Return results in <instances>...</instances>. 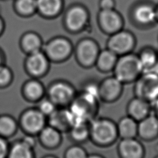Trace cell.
I'll list each match as a JSON object with an SVG mask.
<instances>
[{"mask_svg":"<svg viewBox=\"0 0 158 158\" xmlns=\"http://www.w3.org/2000/svg\"><path fill=\"white\" fill-rule=\"evenodd\" d=\"M130 14L133 23L139 28L150 27L157 23L156 5L147 1L135 3Z\"/></svg>","mask_w":158,"mask_h":158,"instance_id":"obj_7","label":"cell"},{"mask_svg":"<svg viewBox=\"0 0 158 158\" xmlns=\"http://www.w3.org/2000/svg\"><path fill=\"white\" fill-rule=\"evenodd\" d=\"M116 2L115 0H99V7L100 10H110L115 9Z\"/></svg>","mask_w":158,"mask_h":158,"instance_id":"obj_34","label":"cell"},{"mask_svg":"<svg viewBox=\"0 0 158 158\" xmlns=\"http://www.w3.org/2000/svg\"><path fill=\"white\" fill-rule=\"evenodd\" d=\"M119 158H144L143 144L136 138L120 139L117 148Z\"/></svg>","mask_w":158,"mask_h":158,"instance_id":"obj_12","label":"cell"},{"mask_svg":"<svg viewBox=\"0 0 158 158\" xmlns=\"http://www.w3.org/2000/svg\"><path fill=\"white\" fill-rule=\"evenodd\" d=\"M37 9L44 15H53L57 14L61 6L60 0H36Z\"/></svg>","mask_w":158,"mask_h":158,"instance_id":"obj_27","label":"cell"},{"mask_svg":"<svg viewBox=\"0 0 158 158\" xmlns=\"http://www.w3.org/2000/svg\"><path fill=\"white\" fill-rule=\"evenodd\" d=\"M76 96L74 88L64 82L54 83L48 92V98L57 107H67Z\"/></svg>","mask_w":158,"mask_h":158,"instance_id":"obj_10","label":"cell"},{"mask_svg":"<svg viewBox=\"0 0 158 158\" xmlns=\"http://www.w3.org/2000/svg\"><path fill=\"white\" fill-rule=\"evenodd\" d=\"M154 158H158V154H157V155Z\"/></svg>","mask_w":158,"mask_h":158,"instance_id":"obj_42","label":"cell"},{"mask_svg":"<svg viewBox=\"0 0 158 158\" xmlns=\"http://www.w3.org/2000/svg\"><path fill=\"white\" fill-rule=\"evenodd\" d=\"M18 124L25 134L36 136L48 124V120L36 107H33L27 108L21 113Z\"/></svg>","mask_w":158,"mask_h":158,"instance_id":"obj_5","label":"cell"},{"mask_svg":"<svg viewBox=\"0 0 158 158\" xmlns=\"http://www.w3.org/2000/svg\"><path fill=\"white\" fill-rule=\"evenodd\" d=\"M70 45L64 38H56L48 43L46 52L48 56L54 59H60L65 57L69 54Z\"/></svg>","mask_w":158,"mask_h":158,"instance_id":"obj_20","label":"cell"},{"mask_svg":"<svg viewBox=\"0 0 158 158\" xmlns=\"http://www.w3.org/2000/svg\"><path fill=\"white\" fill-rule=\"evenodd\" d=\"M137 137L144 141H151L158 138V118L154 114L138 122Z\"/></svg>","mask_w":158,"mask_h":158,"instance_id":"obj_13","label":"cell"},{"mask_svg":"<svg viewBox=\"0 0 158 158\" xmlns=\"http://www.w3.org/2000/svg\"><path fill=\"white\" fill-rule=\"evenodd\" d=\"M151 111L152 104L136 96L131 98L127 105V115L137 122L148 116Z\"/></svg>","mask_w":158,"mask_h":158,"instance_id":"obj_15","label":"cell"},{"mask_svg":"<svg viewBox=\"0 0 158 158\" xmlns=\"http://www.w3.org/2000/svg\"><path fill=\"white\" fill-rule=\"evenodd\" d=\"M10 79V73L9 70L6 67L0 65V86L8 83Z\"/></svg>","mask_w":158,"mask_h":158,"instance_id":"obj_32","label":"cell"},{"mask_svg":"<svg viewBox=\"0 0 158 158\" xmlns=\"http://www.w3.org/2000/svg\"><path fill=\"white\" fill-rule=\"evenodd\" d=\"M156 20L158 23V4L156 5Z\"/></svg>","mask_w":158,"mask_h":158,"instance_id":"obj_39","label":"cell"},{"mask_svg":"<svg viewBox=\"0 0 158 158\" xmlns=\"http://www.w3.org/2000/svg\"><path fill=\"white\" fill-rule=\"evenodd\" d=\"M155 72H157V73H158V67H157V69H156V70H155Z\"/></svg>","mask_w":158,"mask_h":158,"instance_id":"obj_41","label":"cell"},{"mask_svg":"<svg viewBox=\"0 0 158 158\" xmlns=\"http://www.w3.org/2000/svg\"><path fill=\"white\" fill-rule=\"evenodd\" d=\"M123 84L114 75L104 78L99 83L98 98L105 103H113L122 96Z\"/></svg>","mask_w":158,"mask_h":158,"instance_id":"obj_9","label":"cell"},{"mask_svg":"<svg viewBox=\"0 0 158 158\" xmlns=\"http://www.w3.org/2000/svg\"><path fill=\"white\" fill-rule=\"evenodd\" d=\"M118 138L116 122L107 117H96L89 122V139L95 145L107 148Z\"/></svg>","mask_w":158,"mask_h":158,"instance_id":"obj_2","label":"cell"},{"mask_svg":"<svg viewBox=\"0 0 158 158\" xmlns=\"http://www.w3.org/2000/svg\"><path fill=\"white\" fill-rule=\"evenodd\" d=\"M136 44L134 34L123 28L110 35L107 41L106 48L118 56L133 52Z\"/></svg>","mask_w":158,"mask_h":158,"instance_id":"obj_6","label":"cell"},{"mask_svg":"<svg viewBox=\"0 0 158 158\" xmlns=\"http://www.w3.org/2000/svg\"><path fill=\"white\" fill-rule=\"evenodd\" d=\"M48 124L62 133L69 131L73 123L67 107H57V109L47 118Z\"/></svg>","mask_w":158,"mask_h":158,"instance_id":"obj_16","label":"cell"},{"mask_svg":"<svg viewBox=\"0 0 158 158\" xmlns=\"http://www.w3.org/2000/svg\"><path fill=\"white\" fill-rule=\"evenodd\" d=\"M100 51L98 43L90 38L81 41L77 47V57L80 62L86 67L95 65V62Z\"/></svg>","mask_w":158,"mask_h":158,"instance_id":"obj_11","label":"cell"},{"mask_svg":"<svg viewBox=\"0 0 158 158\" xmlns=\"http://www.w3.org/2000/svg\"><path fill=\"white\" fill-rule=\"evenodd\" d=\"M137 55L144 71L156 70L158 67V52L154 48L144 47Z\"/></svg>","mask_w":158,"mask_h":158,"instance_id":"obj_21","label":"cell"},{"mask_svg":"<svg viewBox=\"0 0 158 158\" xmlns=\"http://www.w3.org/2000/svg\"><path fill=\"white\" fill-rule=\"evenodd\" d=\"M27 65L30 72L35 75H38L44 72L48 63L45 56L38 51L31 53L28 57Z\"/></svg>","mask_w":158,"mask_h":158,"instance_id":"obj_22","label":"cell"},{"mask_svg":"<svg viewBox=\"0 0 158 158\" xmlns=\"http://www.w3.org/2000/svg\"><path fill=\"white\" fill-rule=\"evenodd\" d=\"M97 20L101 30L109 36L123 29L124 27V19L115 9L100 10Z\"/></svg>","mask_w":158,"mask_h":158,"instance_id":"obj_8","label":"cell"},{"mask_svg":"<svg viewBox=\"0 0 158 158\" xmlns=\"http://www.w3.org/2000/svg\"><path fill=\"white\" fill-rule=\"evenodd\" d=\"M143 72L137 54L130 52L118 56L112 73L124 85L134 83Z\"/></svg>","mask_w":158,"mask_h":158,"instance_id":"obj_3","label":"cell"},{"mask_svg":"<svg viewBox=\"0 0 158 158\" xmlns=\"http://www.w3.org/2000/svg\"><path fill=\"white\" fill-rule=\"evenodd\" d=\"M135 96L151 104L158 98V73L154 70L144 71L134 82Z\"/></svg>","mask_w":158,"mask_h":158,"instance_id":"obj_4","label":"cell"},{"mask_svg":"<svg viewBox=\"0 0 158 158\" xmlns=\"http://www.w3.org/2000/svg\"><path fill=\"white\" fill-rule=\"evenodd\" d=\"M118 138L120 139L136 138L138 122L128 115L122 117L116 122Z\"/></svg>","mask_w":158,"mask_h":158,"instance_id":"obj_19","label":"cell"},{"mask_svg":"<svg viewBox=\"0 0 158 158\" xmlns=\"http://www.w3.org/2000/svg\"><path fill=\"white\" fill-rule=\"evenodd\" d=\"M17 8L19 12L23 14H29L37 8L36 0H17Z\"/></svg>","mask_w":158,"mask_h":158,"instance_id":"obj_31","label":"cell"},{"mask_svg":"<svg viewBox=\"0 0 158 158\" xmlns=\"http://www.w3.org/2000/svg\"><path fill=\"white\" fill-rule=\"evenodd\" d=\"M22 44L25 50L32 53L40 51L41 40L36 34L33 33H28L23 36L22 39Z\"/></svg>","mask_w":158,"mask_h":158,"instance_id":"obj_28","label":"cell"},{"mask_svg":"<svg viewBox=\"0 0 158 158\" xmlns=\"http://www.w3.org/2000/svg\"><path fill=\"white\" fill-rule=\"evenodd\" d=\"M152 110L154 112L153 114L158 118V98L152 103Z\"/></svg>","mask_w":158,"mask_h":158,"instance_id":"obj_36","label":"cell"},{"mask_svg":"<svg viewBox=\"0 0 158 158\" xmlns=\"http://www.w3.org/2000/svg\"><path fill=\"white\" fill-rule=\"evenodd\" d=\"M0 62H1V59H0Z\"/></svg>","mask_w":158,"mask_h":158,"instance_id":"obj_43","label":"cell"},{"mask_svg":"<svg viewBox=\"0 0 158 158\" xmlns=\"http://www.w3.org/2000/svg\"><path fill=\"white\" fill-rule=\"evenodd\" d=\"M24 98L28 101L38 102L43 98L44 89L43 85L38 81L31 80L28 81L23 89Z\"/></svg>","mask_w":158,"mask_h":158,"instance_id":"obj_25","label":"cell"},{"mask_svg":"<svg viewBox=\"0 0 158 158\" xmlns=\"http://www.w3.org/2000/svg\"><path fill=\"white\" fill-rule=\"evenodd\" d=\"M36 136L28 135V134H25V136H23V138L20 139L26 145H27L28 146L33 149L35 147V146L36 144V142H37Z\"/></svg>","mask_w":158,"mask_h":158,"instance_id":"obj_35","label":"cell"},{"mask_svg":"<svg viewBox=\"0 0 158 158\" xmlns=\"http://www.w3.org/2000/svg\"><path fill=\"white\" fill-rule=\"evenodd\" d=\"M18 120L9 114L0 115V136L8 139L13 136L19 128Z\"/></svg>","mask_w":158,"mask_h":158,"instance_id":"obj_24","label":"cell"},{"mask_svg":"<svg viewBox=\"0 0 158 158\" xmlns=\"http://www.w3.org/2000/svg\"><path fill=\"white\" fill-rule=\"evenodd\" d=\"M88 13L81 6L73 7L67 13L66 22L68 27L74 31L83 28L88 22Z\"/></svg>","mask_w":158,"mask_h":158,"instance_id":"obj_17","label":"cell"},{"mask_svg":"<svg viewBox=\"0 0 158 158\" xmlns=\"http://www.w3.org/2000/svg\"><path fill=\"white\" fill-rule=\"evenodd\" d=\"M2 21L1 20V19H0V32H1V30H2Z\"/></svg>","mask_w":158,"mask_h":158,"instance_id":"obj_40","label":"cell"},{"mask_svg":"<svg viewBox=\"0 0 158 158\" xmlns=\"http://www.w3.org/2000/svg\"><path fill=\"white\" fill-rule=\"evenodd\" d=\"M70 138L75 142L80 143L89 139V123L80 122L72 125L69 131Z\"/></svg>","mask_w":158,"mask_h":158,"instance_id":"obj_26","label":"cell"},{"mask_svg":"<svg viewBox=\"0 0 158 158\" xmlns=\"http://www.w3.org/2000/svg\"><path fill=\"white\" fill-rule=\"evenodd\" d=\"M41 158H58L57 157H56L54 155H51V154H49V155H46L44 156L43 157H42Z\"/></svg>","mask_w":158,"mask_h":158,"instance_id":"obj_38","label":"cell"},{"mask_svg":"<svg viewBox=\"0 0 158 158\" xmlns=\"http://www.w3.org/2000/svg\"><path fill=\"white\" fill-rule=\"evenodd\" d=\"M99 99L93 95L81 92L76 96L67 107L73 124L80 122L89 123L97 117L99 110Z\"/></svg>","mask_w":158,"mask_h":158,"instance_id":"obj_1","label":"cell"},{"mask_svg":"<svg viewBox=\"0 0 158 158\" xmlns=\"http://www.w3.org/2000/svg\"><path fill=\"white\" fill-rule=\"evenodd\" d=\"M7 158H35V155L33 148L19 139L10 144Z\"/></svg>","mask_w":158,"mask_h":158,"instance_id":"obj_23","label":"cell"},{"mask_svg":"<svg viewBox=\"0 0 158 158\" xmlns=\"http://www.w3.org/2000/svg\"><path fill=\"white\" fill-rule=\"evenodd\" d=\"M62 132L55 127L47 124L36 135L40 144L48 149L58 148L62 142Z\"/></svg>","mask_w":158,"mask_h":158,"instance_id":"obj_14","label":"cell"},{"mask_svg":"<svg viewBox=\"0 0 158 158\" xmlns=\"http://www.w3.org/2000/svg\"><path fill=\"white\" fill-rule=\"evenodd\" d=\"M86 158H106L104 156H103L101 154H96V153H93L88 154Z\"/></svg>","mask_w":158,"mask_h":158,"instance_id":"obj_37","label":"cell"},{"mask_svg":"<svg viewBox=\"0 0 158 158\" xmlns=\"http://www.w3.org/2000/svg\"><path fill=\"white\" fill-rule=\"evenodd\" d=\"M118 56L110 49L106 48L100 50L97 57L95 65L99 71L102 73L112 72Z\"/></svg>","mask_w":158,"mask_h":158,"instance_id":"obj_18","label":"cell"},{"mask_svg":"<svg viewBox=\"0 0 158 158\" xmlns=\"http://www.w3.org/2000/svg\"><path fill=\"white\" fill-rule=\"evenodd\" d=\"M88 155L87 151L83 146L74 144L65 150L64 158H86Z\"/></svg>","mask_w":158,"mask_h":158,"instance_id":"obj_29","label":"cell"},{"mask_svg":"<svg viewBox=\"0 0 158 158\" xmlns=\"http://www.w3.org/2000/svg\"><path fill=\"white\" fill-rule=\"evenodd\" d=\"M36 107L47 118L51 115L57 107L48 98H43L37 102Z\"/></svg>","mask_w":158,"mask_h":158,"instance_id":"obj_30","label":"cell"},{"mask_svg":"<svg viewBox=\"0 0 158 158\" xmlns=\"http://www.w3.org/2000/svg\"><path fill=\"white\" fill-rule=\"evenodd\" d=\"M9 146L7 139L0 136V158H7Z\"/></svg>","mask_w":158,"mask_h":158,"instance_id":"obj_33","label":"cell"}]
</instances>
